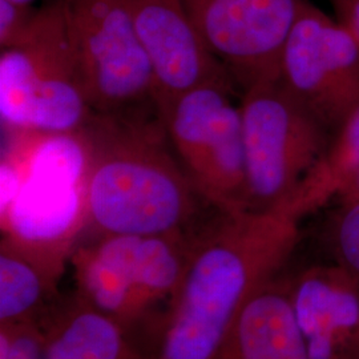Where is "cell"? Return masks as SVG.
<instances>
[{
	"label": "cell",
	"instance_id": "obj_8",
	"mask_svg": "<svg viewBox=\"0 0 359 359\" xmlns=\"http://www.w3.org/2000/svg\"><path fill=\"white\" fill-rule=\"evenodd\" d=\"M95 114L158 112L154 74L126 0H62Z\"/></svg>",
	"mask_w": 359,
	"mask_h": 359
},
{
	"label": "cell",
	"instance_id": "obj_16",
	"mask_svg": "<svg viewBox=\"0 0 359 359\" xmlns=\"http://www.w3.org/2000/svg\"><path fill=\"white\" fill-rule=\"evenodd\" d=\"M62 274L1 237L0 325L39 320Z\"/></svg>",
	"mask_w": 359,
	"mask_h": 359
},
{
	"label": "cell",
	"instance_id": "obj_12",
	"mask_svg": "<svg viewBox=\"0 0 359 359\" xmlns=\"http://www.w3.org/2000/svg\"><path fill=\"white\" fill-rule=\"evenodd\" d=\"M309 359H359V283L337 264L287 278Z\"/></svg>",
	"mask_w": 359,
	"mask_h": 359
},
{
	"label": "cell",
	"instance_id": "obj_2",
	"mask_svg": "<svg viewBox=\"0 0 359 359\" xmlns=\"http://www.w3.org/2000/svg\"><path fill=\"white\" fill-rule=\"evenodd\" d=\"M84 132L87 229L95 236L172 234L201 224V205L209 204L180 164L158 112L95 114Z\"/></svg>",
	"mask_w": 359,
	"mask_h": 359
},
{
	"label": "cell",
	"instance_id": "obj_6",
	"mask_svg": "<svg viewBox=\"0 0 359 359\" xmlns=\"http://www.w3.org/2000/svg\"><path fill=\"white\" fill-rule=\"evenodd\" d=\"M240 111L246 210L285 209L326 151L330 132L280 79L243 90Z\"/></svg>",
	"mask_w": 359,
	"mask_h": 359
},
{
	"label": "cell",
	"instance_id": "obj_5",
	"mask_svg": "<svg viewBox=\"0 0 359 359\" xmlns=\"http://www.w3.org/2000/svg\"><path fill=\"white\" fill-rule=\"evenodd\" d=\"M90 107L65 23L62 0L39 8L32 32L0 55V116L7 130L76 132Z\"/></svg>",
	"mask_w": 359,
	"mask_h": 359
},
{
	"label": "cell",
	"instance_id": "obj_15",
	"mask_svg": "<svg viewBox=\"0 0 359 359\" xmlns=\"http://www.w3.org/2000/svg\"><path fill=\"white\" fill-rule=\"evenodd\" d=\"M359 173V103L285 208L298 219L346 191Z\"/></svg>",
	"mask_w": 359,
	"mask_h": 359
},
{
	"label": "cell",
	"instance_id": "obj_14",
	"mask_svg": "<svg viewBox=\"0 0 359 359\" xmlns=\"http://www.w3.org/2000/svg\"><path fill=\"white\" fill-rule=\"evenodd\" d=\"M46 359H156L132 332L79 297L41 322Z\"/></svg>",
	"mask_w": 359,
	"mask_h": 359
},
{
	"label": "cell",
	"instance_id": "obj_9",
	"mask_svg": "<svg viewBox=\"0 0 359 359\" xmlns=\"http://www.w3.org/2000/svg\"><path fill=\"white\" fill-rule=\"evenodd\" d=\"M280 81L335 135L359 103V44L337 18L305 0L283 47Z\"/></svg>",
	"mask_w": 359,
	"mask_h": 359
},
{
	"label": "cell",
	"instance_id": "obj_13",
	"mask_svg": "<svg viewBox=\"0 0 359 359\" xmlns=\"http://www.w3.org/2000/svg\"><path fill=\"white\" fill-rule=\"evenodd\" d=\"M209 359H309L286 277L278 274L250 297Z\"/></svg>",
	"mask_w": 359,
	"mask_h": 359
},
{
	"label": "cell",
	"instance_id": "obj_4",
	"mask_svg": "<svg viewBox=\"0 0 359 359\" xmlns=\"http://www.w3.org/2000/svg\"><path fill=\"white\" fill-rule=\"evenodd\" d=\"M201 224L172 234L95 236L79 243L69 259L77 297L132 332L154 322L163 335Z\"/></svg>",
	"mask_w": 359,
	"mask_h": 359
},
{
	"label": "cell",
	"instance_id": "obj_21",
	"mask_svg": "<svg viewBox=\"0 0 359 359\" xmlns=\"http://www.w3.org/2000/svg\"><path fill=\"white\" fill-rule=\"evenodd\" d=\"M13 3H19V4H31L32 0H11Z\"/></svg>",
	"mask_w": 359,
	"mask_h": 359
},
{
	"label": "cell",
	"instance_id": "obj_11",
	"mask_svg": "<svg viewBox=\"0 0 359 359\" xmlns=\"http://www.w3.org/2000/svg\"><path fill=\"white\" fill-rule=\"evenodd\" d=\"M126 4L154 74L161 117L182 93L229 76L208 51L185 0H126Z\"/></svg>",
	"mask_w": 359,
	"mask_h": 359
},
{
	"label": "cell",
	"instance_id": "obj_3",
	"mask_svg": "<svg viewBox=\"0 0 359 359\" xmlns=\"http://www.w3.org/2000/svg\"><path fill=\"white\" fill-rule=\"evenodd\" d=\"M7 132L0 163L3 237L62 274L87 229L86 132Z\"/></svg>",
	"mask_w": 359,
	"mask_h": 359
},
{
	"label": "cell",
	"instance_id": "obj_1",
	"mask_svg": "<svg viewBox=\"0 0 359 359\" xmlns=\"http://www.w3.org/2000/svg\"><path fill=\"white\" fill-rule=\"evenodd\" d=\"M299 238L285 209L216 210L198 228L156 359H209L250 297L281 274Z\"/></svg>",
	"mask_w": 359,
	"mask_h": 359
},
{
	"label": "cell",
	"instance_id": "obj_7",
	"mask_svg": "<svg viewBox=\"0 0 359 359\" xmlns=\"http://www.w3.org/2000/svg\"><path fill=\"white\" fill-rule=\"evenodd\" d=\"M231 76L182 93L163 115L168 137L194 188L218 210H246V169L240 104Z\"/></svg>",
	"mask_w": 359,
	"mask_h": 359
},
{
	"label": "cell",
	"instance_id": "obj_19",
	"mask_svg": "<svg viewBox=\"0 0 359 359\" xmlns=\"http://www.w3.org/2000/svg\"><path fill=\"white\" fill-rule=\"evenodd\" d=\"M39 8L31 4H19L0 0V47L8 50L20 46L32 32L38 19Z\"/></svg>",
	"mask_w": 359,
	"mask_h": 359
},
{
	"label": "cell",
	"instance_id": "obj_17",
	"mask_svg": "<svg viewBox=\"0 0 359 359\" xmlns=\"http://www.w3.org/2000/svg\"><path fill=\"white\" fill-rule=\"evenodd\" d=\"M325 234L334 264L359 283V194L341 198Z\"/></svg>",
	"mask_w": 359,
	"mask_h": 359
},
{
	"label": "cell",
	"instance_id": "obj_20",
	"mask_svg": "<svg viewBox=\"0 0 359 359\" xmlns=\"http://www.w3.org/2000/svg\"><path fill=\"white\" fill-rule=\"evenodd\" d=\"M335 18L341 22L359 44V0H332Z\"/></svg>",
	"mask_w": 359,
	"mask_h": 359
},
{
	"label": "cell",
	"instance_id": "obj_18",
	"mask_svg": "<svg viewBox=\"0 0 359 359\" xmlns=\"http://www.w3.org/2000/svg\"><path fill=\"white\" fill-rule=\"evenodd\" d=\"M0 359H46V334L39 320L0 325Z\"/></svg>",
	"mask_w": 359,
	"mask_h": 359
},
{
	"label": "cell",
	"instance_id": "obj_10",
	"mask_svg": "<svg viewBox=\"0 0 359 359\" xmlns=\"http://www.w3.org/2000/svg\"><path fill=\"white\" fill-rule=\"evenodd\" d=\"M208 51L243 90L280 79L283 47L305 0H185Z\"/></svg>",
	"mask_w": 359,
	"mask_h": 359
}]
</instances>
